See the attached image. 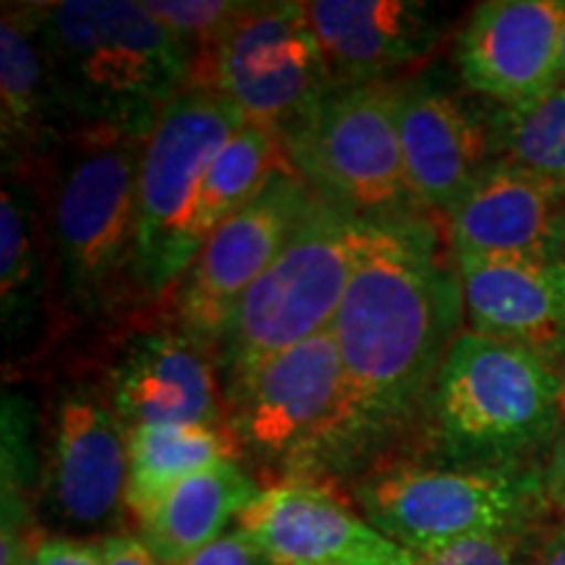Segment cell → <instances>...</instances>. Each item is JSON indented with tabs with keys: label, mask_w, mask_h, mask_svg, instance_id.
I'll return each mask as SVG.
<instances>
[{
	"label": "cell",
	"mask_w": 565,
	"mask_h": 565,
	"mask_svg": "<svg viewBox=\"0 0 565 565\" xmlns=\"http://www.w3.org/2000/svg\"><path fill=\"white\" fill-rule=\"evenodd\" d=\"M461 273L429 215L372 223L333 330L345 374L335 475L377 469L416 433L450 345L463 333Z\"/></svg>",
	"instance_id": "1"
},
{
	"label": "cell",
	"mask_w": 565,
	"mask_h": 565,
	"mask_svg": "<svg viewBox=\"0 0 565 565\" xmlns=\"http://www.w3.org/2000/svg\"><path fill=\"white\" fill-rule=\"evenodd\" d=\"M147 139L76 134L32 168L58 315L121 317L145 301L137 275V181Z\"/></svg>",
	"instance_id": "2"
},
{
	"label": "cell",
	"mask_w": 565,
	"mask_h": 565,
	"mask_svg": "<svg viewBox=\"0 0 565 565\" xmlns=\"http://www.w3.org/2000/svg\"><path fill=\"white\" fill-rule=\"evenodd\" d=\"M32 11L68 139L76 134L147 139L189 87L186 47L145 3L63 0Z\"/></svg>",
	"instance_id": "3"
},
{
	"label": "cell",
	"mask_w": 565,
	"mask_h": 565,
	"mask_svg": "<svg viewBox=\"0 0 565 565\" xmlns=\"http://www.w3.org/2000/svg\"><path fill=\"white\" fill-rule=\"evenodd\" d=\"M565 424V372L519 345L463 330L429 393L422 433L429 463L532 461Z\"/></svg>",
	"instance_id": "4"
},
{
	"label": "cell",
	"mask_w": 565,
	"mask_h": 565,
	"mask_svg": "<svg viewBox=\"0 0 565 565\" xmlns=\"http://www.w3.org/2000/svg\"><path fill=\"white\" fill-rule=\"evenodd\" d=\"M370 233V221L315 196L288 244L233 309L217 343L225 387L275 353L330 330Z\"/></svg>",
	"instance_id": "5"
},
{
	"label": "cell",
	"mask_w": 565,
	"mask_h": 565,
	"mask_svg": "<svg viewBox=\"0 0 565 565\" xmlns=\"http://www.w3.org/2000/svg\"><path fill=\"white\" fill-rule=\"evenodd\" d=\"M351 498L380 534L408 553L524 532L553 513L542 461L534 458L503 466L383 463L359 477Z\"/></svg>",
	"instance_id": "6"
},
{
	"label": "cell",
	"mask_w": 565,
	"mask_h": 565,
	"mask_svg": "<svg viewBox=\"0 0 565 565\" xmlns=\"http://www.w3.org/2000/svg\"><path fill=\"white\" fill-rule=\"evenodd\" d=\"M345 374L333 330L265 359L225 387L238 454L273 471L270 484L335 477L345 427Z\"/></svg>",
	"instance_id": "7"
},
{
	"label": "cell",
	"mask_w": 565,
	"mask_h": 565,
	"mask_svg": "<svg viewBox=\"0 0 565 565\" xmlns=\"http://www.w3.org/2000/svg\"><path fill=\"white\" fill-rule=\"evenodd\" d=\"M398 84H335L280 134L291 171L317 196L370 223L427 215L408 192Z\"/></svg>",
	"instance_id": "8"
},
{
	"label": "cell",
	"mask_w": 565,
	"mask_h": 565,
	"mask_svg": "<svg viewBox=\"0 0 565 565\" xmlns=\"http://www.w3.org/2000/svg\"><path fill=\"white\" fill-rule=\"evenodd\" d=\"M246 124L231 100L186 87L147 137L137 181V275L145 301L173 296L186 273L183 228L204 175Z\"/></svg>",
	"instance_id": "9"
},
{
	"label": "cell",
	"mask_w": 565,
	"mask_h": 565,
	"mask_svg": "<svg viewBox=\"0 0 565 565\" xmlns=\"http://www.w3.org/2000/svg\"><path fill=\"white\" fill-rule=\"evenodd\" d=\"M189 87L225 97L249 124L280 131L335 87L307 3H252L192 58Z\"/></svg>",
	"instance_id": "10"
},
{
	"label": "cell",
	"mask_w": 565,
	"mask_h": 565,
	"mask_svg": "<svg viewBox=\"0 0 565 565\" xmlns=\"http://www.w3.org/2000/svg\"><path fill=\"white\" fill-rule=\"evenodd\" d=\"M315 196L291 166L275 171L263 192L217 225L200 246L171 296V320L217 349L236 303L288 244Z\"/></svg>",
	"instance_id": "11"
},
{
	"label": "cell",
	"mask_w": 565,
	"mask_h": 565,
	"mask_svg": "<svg viewBox=\"0 0 565 565\" xmlns=\"http://www.w3.org/2000/svg\"><path fill=\"white\" fill-rule=\"evenodd\" d=\"M103 391L126 429L147 424L225 427L217 349L173 320L126 338L105 370Z\"/></svg>",
	"instance_id": "12"
},
{
	"label": "cell",
	"mask_w": 565,
	"mask_h": 565,
	"mask_svg": "<svg viewBox=\"0 0 565 565\" xmlns=\"http://www.w3.org/2000/svg\"><path fill=\"white\" fill-rule=\"evenodd\" d=\"M129 429L103 385L61 387L47 422L45 492L63 524H108L126 494Z\"/></svg>",
	"instance_id": "13"
},
{
	"label": "cell",
	"mask_w": 565,
	"mask_h": 565,
	"mask_svg": "<svg viewBox=\"0 0 565 565\" xmlns=\"http://www.w3.org/2000/svg\"><path fill=\"white\" fill-rule=\"evenodd\" d=\"M238 529L275 565H404L408 550L380 534L330 484L286 479L244 508Z\"/></svg>",
	"instance_id": "14"
},
{
	"label": "cell",
	"mask_w": 565,
	"mask_h": 565,
	"mask_svg": "<svg viewBox=\"0 0 565 565\" xmlns=\"http://www.w3.org/2000/svg\"><path fill=\"white\" fill-rule=\"evenodd\" d=\"M565 0H487L456 40L466 89L519 105L561 84Z\"/></svg>",
	"instance_id": "15"
},
{
	"label": "cell",
	"mask_w": 565,
	"mask_h": 565,
	"mask_svg": "<svg viewBox=\"0 0 565 565\" xmlns=\"http://www.w3.org/2000/svg\"><path fill=\"white\" fill-rule=\"evenodd\" d=\"M456 259L565 257V186L490 160L448 217Z\"/></svg>",
	"instance_id": "16"
},
{
	"label": "cell",
	"mask_w": 565,
	"mask_h": 565,
	"mask_svg": "<svg viewBox=\"0 0 565 565\" xmlns=\"http://www.w3.org/2000/svg\"><path fill=\"white\" fill-rule=\"evenodd\" d=\"M398 134L408 192L427 215L448 217L490 166L484 116L435 84H398Z\"/></svg>",
	"instance_id": "17"
},
{
	"label": "cell",
	"mask_w": 565,
	"mask_h": 565,
	"mask_svg": "<svg viewBox=\"0 0 565 565\" xmlns=\"http://www.w3.org/2000/svg\"><path fill=\"white\" fill-rule=\"evenodd\" d=\"M456 263L471 330L565 372V257Z\"/></svg>",
	"instance_id": "18"
},
{
	"label": "cell",
	"mask_w": 565,
	"mask_h": 565,
	"mask_svg": "<svg viewBox=\"0 0 565 565\" xmlns=\"http://www.w3.org/2000/svg\"><path fill=\"white\" fill-rule=\"evenodd\" d=\"M307 13L335 84L387 82L445 40L437 11L414 0H315Z\"/></svg>",
	"instance_id": "19"
},
{
	"label": "cell",
	"mask_w": 565,
	"mask_h": 565,
	"mask_svg": "<svg viewBox=\"0 0 565 565\" xmlns=\"http://www.w3.org/2000/svg\"><path fill=\"white\" fill-rule=\"evenodd\" d=\"M0 129L6 171H26L68 139L47 79L32 6H6L0 24Z\"/></svg>",
	"instance_id": "20"
},
{
	"label": "cell",
	"mask_w": 565,
	"mask_h": 565,
	"mask_svg": "<svg viewBox=\"0 0 565 565\" xmlns=\"http://www.w3.org/2000/svg\"><path fill=\"white\" fill-rule=\"evenodd\" d=\"M263 492L242 461H223L183 479L139 515V540L168 565H181L212 545Z\"/></svg>",
	"instance_id": "21"
},
{
	"label": "cell",
	"mask_w": 565,
	"mask_h": 565,
	"mask_svg": "<svg viewBox=\"0 0 565 565\" xmlns=\"http://www.w3.org/2000/svg\"><path fill=\"white\" fill-rule=\"evenodd\" d=\"M47 275L51 267L34 183L26 173L6 171L0 196V312L9 345L30 338L40 312H45L51 296Z\"/></svg>",
	"instance_id": "22"
},
{
	"label": "cell",
	"mask_w": 565,
	"mask_h": 565,
	"mask_svg": "<svg viewBox=\"0 0 565 565\" xmlns=\"http://www.w3.org/2000/svg\"><path fill=\"white\" fill-rule=\"evenodd\" d=\"M223 461H242L228 424H147L129 429L126 511L139 519L183 479Z\"/></svg>",
	"instance_id": "23"
},
{
	"label": "cell",
	"mask_w": 565,
	"mask_h": 565,
	"mask_svg": "<svg viewBox=\"0 0 565 565\" xmlns=\"http://www.w3.org/2000/svg\"><path fill=\"white\" fill-rule=\"evenodd\" d=\"M286 166L280 131L263 124H246L236 131L204 175L200 196L183 228L181 257L186 270L210 233L263 192L273 173Z\"/></svg>",
	"instance_id": "24"
},
{
	"label": "cell",
	"mask_w": 565,
	"mask_h": 565,
	"mask_svg": "<svg viewBox=\"0 0 565 565\" xmlns=\"http://www.w3.org/2000/svg\"><path fill=\"white\" fill-rule=\"evenodd\" d=\"M492 158L565 186V84L519 105H498L484 113Z\"/></svg>",
	"instance_id": "25"
},
{
	"label": "cell",
	"mask_w": 565,
	"mask_h": 565,
	"mask_svg": "<svg viewBox=\"0 0 565 565\" xmlns=\"http://www.w3.org/2000/svg\"><path fill=\"white\" fill-rule=\"evenodd\" d=\"M249 6L238 0H145V9L186 47L189 58L207 51Z\"/></svg>",
	"instance_id": "26"
},
{
	"label": "cell",
	"mask_w": 565,
	"mask_h": 565,
	"mask_svg": "<svg viewBox=\"0 0 565 565\" xmlns=\"http://www.w3.org/2000/svg\"><path fill=\"white\" fill-rule=\"evenodd\" d=\"M542 526V524H540ZM503 534H482L450 545L408 553L404 565H526L536 529Z\"/></svg>",
	"instance_id": "27"
},
{
	"label": "cell",
	"mask_w": 565,
	"mask_h": 565,
	"mask_svg": "<svg viewBox=\"0 0 565 565\" xmlns=\"http://www.w3.org/2000/svg\"><path fill=\"white\" fill-rule=\"evenodd\" d=\"M181 565H275L244 529H231Z\"/></svg>",
	"instance_id": "28"
},
{
	"label": "cell",
	"mask_w": 565,
	"mask_h": 565,
	"mask_svg": "<svg viewBox=\"0 0 565 565\" xmlns=\"http://www.w3.org/2000/svg\"><path fill=\"white\" fill-rule=\"evenodd\" d=\"M30 565H105V553L95 542L47 536L34 545Z\"/></svg>",
	"instance_id": "29"
},
{
	"label": "cell",
	"mask_w": 565,
	"mask_h": 565,
	"mask_svg": "<svg viewBox=\"0 0 565 565\" xmlns=\"http://www.w3.org/2000/svg\"><path fill=\"white\" fill-rule=\"evenodd\" d=\"M526 565H565V513L536 529Z\"/></svg>",
	"instance_id": "30"
},
{
	"label": "cell",
	"mask_w": 565,
	"mask_h": 565,
	"mask_svg": "<svg viewBox=\"0 0 565 565\" xmlns=\"http://www.w3.org/2000/svg\"><path fill=\"white\" fill-rule=\"evenodd\" d=\"M542 475H545L550 508H553V513H565V424L547 448L545 461H542Z\"/></svg>",
	"instance_id": "31"
},
{
	"label": "cell",
	"mask_w": 565,
	"mask_h": 565,
	"mask_svg": "<svg viewBox=\"0 0 565 565\" xmlns=\"http://www.w3.org/2000/svg\"><path fill=\"white\" fill-rule=\"evenodd\" d=\"M103 553L105 565H168L134 534L108 536L103 542Z\"/></svg>",
	"instance_id": "32"
},
{
	"label": "cell",
	"mask_w": 565,
	"mask_h": 565,
	"mask_svg": "<svg viewBox=\"0 0 565 565\" xmlns=\"http://www.w3.org/2000/svg\"><path fill=\"white\" fill-rule=\"evenodd\" d=\"M561 82L565 84V21H563V42H561Z\"/></svg>",
	"instance_id": "33"
}]
</instances>
